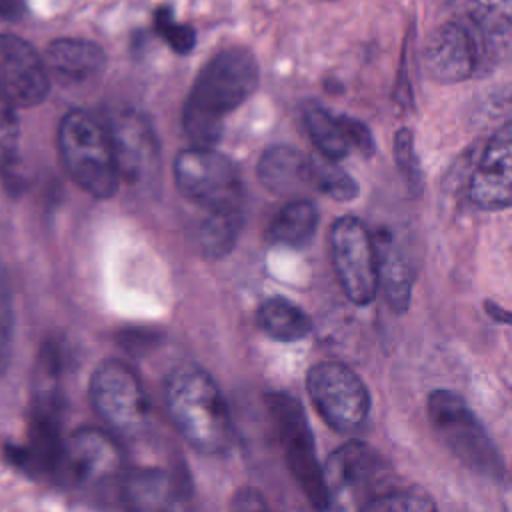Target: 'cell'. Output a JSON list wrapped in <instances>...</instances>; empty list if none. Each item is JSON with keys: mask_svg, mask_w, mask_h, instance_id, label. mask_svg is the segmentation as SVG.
Wrapping results in <instances>:
<instances>
[{"mask_svg": "<svg viewBox=\"0 0 512 512\" xmlns=\"http://www.w3.org/2000/svg\"><path fill=\"white\" fill-rule=\"evenodd\" d=\"M258 86V64L244 48L218 52L198 74L186 106L184 130L202 148L220 140L226 114L244 104Z\"/></svg>", "mask_w": 512, "mask_h": 512, "instance_id": "obj_1", "label": "cell"}, {"mask_svg": "<svg viewBox=\"0 0 512 512\" xmlns=\"http://www.w3.org/2000/svg\"><path fill=\"white\" fill-rule=\"evenodd\" d=\"M164 396L174 426L190 446L204 454H220L230 446L232 416L210 374L182 364L168 374Z\"/></svg>", "mask_w": 512, "mask_h": 512, "instance_id": "obj_2", "label": "cell"}, {"mask_svg": "<svg viewBox=\"0 0 512 512\" xmlns=\"http://www.w3.org/2000/svg\"><path fill=\"white\" fill-rule=\"evenodd\" d=\"M58 148L70 178L94 198H110L118 170L108 130L88 112L72 110L60 120Z\"/></svg>", "mask_w": 512, "mask_h": 512, "instance_id": "obj_3", "label": "cell"}, {"mask_svg": "<svg viewBox=\"0 0 512 512\" xmlns=\"http://www.w3.org/2000/svg\"><path fill=\"white\" fill-rule=\"evenodd\" d=\"M428 416L436 436L464 466L488 478L504 476L496 444L460 394L434 390L428 396Z\"/></svg>", "mask_w": 512, "mask_h": 512, "instance_id": "obj_4", "label": "cell"}, {"mask_svg": "<svg viewBox=\"0 0 512 512\" xmlns=\"http://www.w3.org/2000/svg\"><path fill=\"white\" fill-rule=\"evenodd\" d=\"M174 180L182 196L208 212L240 210L242 178L236 164L212 150L194 146L174 160Z\"/></svg>", "mask_w": 512, "mask_h": 512, "instance_id": "obj_5", "label": "cell"}, {"mask_svg": "<svg viewBox=\"0 0 512 512\" xmlns=\"http://www.w3.org/2000/svg\"><path fill=\"white\" fill-rule=\"evenodd\" d=\"M268 408L276 420L280 444L292 476L306 492L314 510L326 512L330 502L324 486L322 466L316 458L312 430L300 402L284 392H274L268 396Z\"/></svg>", "mask_w": 512, "mask_h": 512, "instance_id": "obj_6", "label": "cell"}, {"mask_svg": "<svg viewBox=\"0 0 512 512\" xmlns=\"http://www.w3.org/2000/svg\"><path fill=\"white\" fill-rule=\"evenodd\" d=\"M90 402L96 414L116 432L136 434L150 416V404L136 372L122 360L108 358L90 378Z\"/></svg>", "mask_w": 512, "mask_h": 512, "instance_id": "obj_7", "label": "cell"}, {"mask_svg": "<svg viewBox=\"0 0 512 512\" xmlns=\"http://www.w3.org/2000/svg\"><path fill=\"white\" fill-rule=\"evenodd\" d=\"M306 386L316 410L332 430L352 432L366 420L370 410L368 390L346 364L336 360L314 364L306 376Z\"/></svg>", "mask_w": 512, "mask_h": 512, "instance_id": "obj_8", "label": "cell"}, {"mask_svg": "<svg viewBox=\"0 0 512 512\" xmlns=\"http://www.w3.org/2000/svg\"><path fill=\"white\" fill-rule=\"evenodd\" d=\"M334 270L344 294L358 306L378 292V254L366 226L356 216H342L330 232Z\"/></svg>", "mask_w": 512, "mask_h": 512, "instance_id": "obj_9", "label": "cell"}, {"mask_svg": "<svg viewBox=\"0 0 512 512\" xmlns=\"http://www.w3.org/2000/svg\"><path fill=\"white\" fill-rule=\"evenodd\" d=\"M106 130L118 178L134 186L150 184L160 164V146L150 122L140 112L122 110Z\"/></svg>", "mask_w": 512, "mask_h": 512, "instance_id": "obj_10", "label": "cell"}, {"mask_svg": "<svg viewBox=\"0 0 512 512\" xmlns=\"http://www.w3.org/2000/svg\"><path fill=\"white\" fill-rule=\"evenodd\" d=\"M122 466V452L106 432L80 428L62 444L58 470L82 488H96L114 476Z\"/></svg>", "mask_w": 512, "mask_h": 512, "instance_id": "obj_11", "label": "cell"}, {"mask_svg": "<svg viewBox=\"0 0 512 512\" xmlns=\"http://www.w3.org/2000/svg\"><path fill=\"white\" fill-rule=\"evenodd\" d=\"M382 472V462L378 454L364 442H348L334 450L326 466L322 468L324 486L328 492V502L342 500L350 502L356 498L362 508L380 494H374L372 488Z\"/></svg>", "mask_w": 512, "mask_h": 512, "instance_id": "obj_12", "label": "cell"}, {"mask_svg": "<svg viewBox=\"0 0 512 512\" xmlns=\"http://www.w3.org/2000/svg\"><path fill=\"white\" fill-rule=\"evenodd\" d=\"M48 70L38 52L14 34H0V92L16 106H36L48 94Z\"/></svg>", "mask_w": 512, "mask_h": 512, "instance_id": "obj_13", "label": "cell"}, {"mask_svg": "<svg viewBox=\"0 0 512 512\" xmlns=\"http://www.w3.org/2000/svg\"><path fill=\"white\" fill-rule=\"evenodd\" d=\"M512 124L504 122L482 152L470 180V200L482 210H506L512 202Z\"/></svg>", "mask_w": 512, "mask_h": 512, "instance_id": "obj_14", "label": "cell"}, {"mask_svg": "<svg viewBox=\"0 0 512 512\" xmlns=\"http://www.w3.org/2000/svg\"><path fill=\"white\" fill-rule=\"evenodd\" d=\"M424 66L430 78L454 84L480 74L478 50L456 20L440 24L424 46Z\"/></svg>", "mask_w": 512, "mask_h": 512, "instance_id": "obj_15", "label": "cell"}, {"mask_svg": "<svg viewBox=\"0 0 512 512\" xmlns=\"http://www.w3.org/2000/svg\"><path fill=\"white\" fill-rule=\"evenodd\" d=\"M256 170L262 186L278 196H296L314 188L312 158L286 144L268 148Z\"/></svg>", "mask_w": 512, "mask_h": 512, "instance_id": "obj_16", "label": "cell"}, {"mask_svg": "<svg viewBox=\"0 0 512 512\" xmlns=\"http://www.w3.org/2000/svg\"><path fill=\"white\" fill-rule=\"evenodd\" d=\"M44 64L60 82L84 84L104 72L106 54L90 40L60 38L48 46Z\"/></svg>", "mask_w": 512, "mask_h": 512, "instance_id": "obj_17", "label": "cell"}, {"mask_svg": "<svg viewBox=\"0 0 512 512\" xmlns=\"http://www.w3.org/2000/svg\"><path fill=\"white\" fill-rule=\"evenodd\" d=\"M128 512H176L178 498L172 478L156 468L132 470L124 480Z\"/></svg>", "mask_w": 512, "mask_h": 512, "instance_id": "obj_18", "label": "cell"}, {"mask_svg": "<svg viewBox=\"0 0 512 512\" xmlns=\"http://www.w3.org/2000/svg\"><path fill=\"white\" fill-rule=\"evenodd\" d=\"M318 228V208L304 198L288 202L270 222L266 238L272 244L302 248L306 246Z\"/></svg>", "mask_w": 512, "mask_h": 512, "instance_id": "obj_19", "label": "cell"}, {"mask_svg": "<svg viewBox=\"0 0 512 512\" xmlns=\"http://www.w3.org/2000/svg\"><path fill=\"white\" fill-rule=\"evenodd\" d=\"M258 326L274 340L296 342L310 334L312 322L304 310L286 298H270L256 312Z\"/></svg>", "mask_w": 512, "mask_h": 512, "instance_id": "obj_20", "label": "cell"}, {"mask_svg": "<svg viewBox=\"0 0 512 512\" xmlns=\"http://www.w3.org/2000/svg\"><path fill=\"white\" fill-rule=\"evenodd\" d=\"M302 116L312 142L324 154V158L336 162L348 154L350 146L336 116H332L316 102H306L302 108Z\"/></svg>", "mask_w": 512, "mask_h": 512, "instance_id": "obj_21", "label": "cell"}, {"mask_svg": "<svg viewBox=\"0 0 512 512\" xmlns=\"http://www.w3.org/2000/svg\"><path fill=\"white\" fill-rule=\"evenodd\" d=\"M412 284V266L400 252L388 248L382 256H378V288L382 286L384 296L394 312H404L408 308Z\"/></svg>", "mask_w": 512, "mask_h": 512, "instance_id": "obj_22", "label": "cell"}, {"mask_svg": "<svg viewBox=\"0 0 512 512\" xmlns=\"http://www.w3.org/2000/svg\"><path fill=\"white\" fill-rule=\"evenodd\" d=\"M240 216V210L208 212L198 234L200 246L208 258H222L234 248L242 226Z\"/></svg>", "mask_w": 512, "mask_h": 512, "instance_id": "obj_23", "label": "cell"}, {"mask_svg": "<svg viewBox=\"0 0 512 512\" xmlns=\"http://www.w3.org/2000/svg\"><path fill=\"white\" fill-rule=\"evenodd\" d=\"M362 512H438V508L432 494L422 486H404L382 492Z\"/></svg>", "mask_w": 512, "mask_h": 512, "instance_id": "obj_24", "label": "cell"}, {"mask_svg": "<svg viewBox=\"0 0 512 512\" xmlns=\"http://www.w3.org/2000/svg\"><path fill=\"white\" fill-rule=\"evenodd\" d=\"M312 182L314 190L338 202H348L358 196V184L354 182V178L328 158H312Z\"/></svg>", "mask_w": 512, "mask_h": 512, "instance_id": "obj_25", "label": "cell"}, {"mask_svg": "<svg viewBox=\"0 0 512 512\" xmlns=\"http://www.w3.org/2000/svg\"><path fill=\"white\" fill-rule=\"evenodd\" d=\"M156 30L164 36V40L170 44V48L178 54H188L196 44V34L190 26L178 24L168 8H158L154 16Z\"/></svg>", "mask_w": 512, "mask_h": 512, "instance_id": "obj_26", "label": "cell"}, {"mask_svg": "<svg viewBox=\"0 0 512 512\" xmlns=\"http://www.w3.org/2000/svg\"><path fill=\"white\" fill-rule=\"evenodd\" d=\"M12 328H14V308H12V290L6 270L0 266V374L4 372L10 360L12 348Z\"/></svg>", "mask_w": 512, "mask_h": 512, "instance_id": "obj_27", "label": "cell"}, {"mask_svg": "<svg viewBox=\"0 0 512 512\" xmlns=\"http://www.w3.org/2000/svg\"><path fill=\"white\" fill-rule=\"evenodd\" d=\"M394 156H396L398 168L408 178V182L418 184V162H416V154H414L412 132L408 128L398 130L396 140H394Z\"/></svg>", "mask_w": 512, "mask_h": 512, "instance_id": "obj_28", "label": "cell"}, {"mask_svg": "<svg viewBox=\"0 0 512 512\" xmlns=\"http://www.w3.org/2000/svg\"><path fill=\"white\" fill-rule=\"evenodd\" d=\"M340 120V126H342V132L348 140V146H354L358 148L364 156H370L374 152V140H372V134L368 130L366 124H362L360 120L356 118H348V116H342L338 118Z\"/></svg>", "mask_w": 512, "mask_h": 512, "instance_id": "obj_29", "label": "cell"}, {"mask_svg": "<svg viewBox=\"0 0 512 512\" xmlns=\"http://www.w3.org/2000/svg\"><path fill=\"white\" fill-rule=\"evenodd\" d=\"M230 512H272V510L258 488L246 486L234 494L230 502Z\"/></svg>", "mask_w": 512, "mask_h": 512, "instance_id": "obj_30", "label": "cell"}, {"mask_svg": "<svg viewBox=\"0 0 512 512\" xmlns=\"http://www.w3.org/2000/svg\"><path fill=\"white\" fill-rule=\"evenodd\" d=\"M18 136V118L10 100L0 92V146L10 152Z\"/></svg>", "mask_w": 512, "mask_h": 512, "instance_id": "obj_31", "label": "cell"}, {"mask_svg": "<svg viewBox=\"0 0 512 512\" xmlns=\"http://www.w3.org/2000/svg\"><path fill=\"white\" fill-rule=\"evenodd\" d=\"M24 10L22 0H0V18H18Z\"/></svg>", "mask_w": 512, "mask_h": 512, "instance_id": "obj_32", "label": "cell"}, {"mask_svg": "<svg viewBox=\"0 0 512 512\" xmlns=\"http://www.w3.org/2000/svg\"><path fill=\"white\" fill-rule=\"evenodd\" d=\"M486 310H488V314L492 316V318H496L498 322H504V324H508L510 322V314L506 312V310H502L500 306H494V304H486Z\"/></svg>", "mask_w": 512, "mask_h": 512, "instance_id": "obj_33", "label": "cell"}]
</instances>
